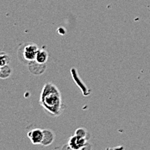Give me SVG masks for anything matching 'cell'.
<instances>
[{
  "label": "cell",
  "instance_id": "cell-4",
  "mask_svg": "<svg viewBox=\"0 0 150 150\" xmlns=\"http://www.w3.org/2000/svg\"><path fill=\"white\" fill-rule=\"evenodd\" d=\"M44 136V132L43 129H35L30 130L28 133V137L30 139L31 142L33 144H42V140Z\"/></svg>",
  "mask_w": 150,
  "mask_h": 150
},
{
  "label": "cell",
  "instance_id": "cell-3",
  "mask_svg": "<svg viewBox=\"0 0 150 150\" xmlns=\"http://www.w3.org/2000/svg\"><path fill=\"white\" fill-rule=\"evenodd\" d=\"M87 144V139L74 135L68 140V147L71 150H82Z\"/></svg>",
  "mask_w": 150,
  "mask_h": 150
},
{
  "label": "cell",
  "instance_id": "cell-2",
  "mask_svg": "<svg viewBox=\"0 0 150 150\" xmlns=\"http://www.w3.org/2000/svg\"><path fill=\"white\" fill-rule=\"evenodd\" d=\"M39 48L35 43H25L21 46L18 51V58L21 62L29 65L31 61L35 60Z\"/></svg>",
  "mask_w": 150,
  "mask_h": 150
},
{
  "label": "cell",
  "instance_id": "cell-5",
  "mask_svg": "<svg viewBox=\"0 0 150 150\" xmlns=\"http://www.w3.org/2000/svg\"><path fill=\"white\" fill-rule=\"evenodd\" d=\"M29 67H30V72L34 74H41L44 72L46 68L45 64H40L38 62H36L35 60L31 61L29 63Z\"/></svg>",
  "mask_w": 150,
  "mask_h": 150
},
{
  "label": "cell",
  "instance_id": "cell-1",
  "mask_svg": "<svg viewBox=\"0 0 150 150\" xmlns=\"http://www.w3.org/2000/svg\"><path fill=\"white\" fill-rule=\"evenodd\" d=\"M40 105L46 112L53 117H58L62 112V98L60 90L52 83H47L40 96Z\"/></svg>",
  "mask_w": 150,
  "mask_h": 150
},
{
  "label": "cell",
  "instance_id": "cell-10",
  "mask_svg": "<svg viewBox=\"0 0 150 150\" xmlns=\"http://www.w3.org/2000/svg\"><path fill=\"white\" fill-rule=\"evenodd\" d=\"M75 135H78V136H80V137H83V138H86V135H87V132L85 129H78L76 131H75Z\"/></svg>",
  "mask_w": 150,
  "mask_h": 150
},
{
  "label": "cell",
  "instance_id": "cell-9",
  "mask_svg": "<svg viewBox=\"0 0 150 150\" xmlns=\"http://www.w3.org/2000/svg\"><path fill=\"white\" fill-rule=\"evenodd\" d=\"M0 60H1V67H4V66L9 65V63L11 61V58H10L9 54L2 52L0 54Z\"/></svg>",
  "mask_w": 150,
  "mask_h": 150
},
{
  "label": "cell",
  "instance_id": "cell-6",
  "mask_svg": "<svg viewBox=\"0 0 150 150\" xmlns=\"http://www.w3.org/2000/svg\"><path fill=\"white\" fill-rule=\"evenodd\" d=\"M43 132H44V136H43V140H42V145L48 146V145H50L54 142V133L51 130H48V129H43Z\"/></svg>",
  "mask_w": 150,
  "mask_h": 150
},
{
  "label": "cell",
  "instance_id": "cell-7",
  "mask_svg": "<svg viewBox=\"0 0 150 150\" xmlns=\"http://www.w3.org/2000/svg\"><path fill=\"white\" fill-rule=\"evenodd\" d=\"M48 60V53L44 50V49H39L37 54H36V57H35V61L40 63V64H45Z\"/></svg>",
  "mask_w": 150,
  "mask_h": 150
},
{
  "label": "cell",
  "instance_id": "cell-8",
  "mask_svg": "<svg viewBox=\"0 0 150 150\" xmlns=\"http://www.w3.org/2000/svg\"><path fill=\"white\" fill-rule=\"evenodd\" d=\"M11 73H12V69L8 65L1 67V69H0V77H1V79L9 78L11 74Z\"/></svg>",
  "mask_w": 150,
  "mask_h": 150
}]
</instances>
